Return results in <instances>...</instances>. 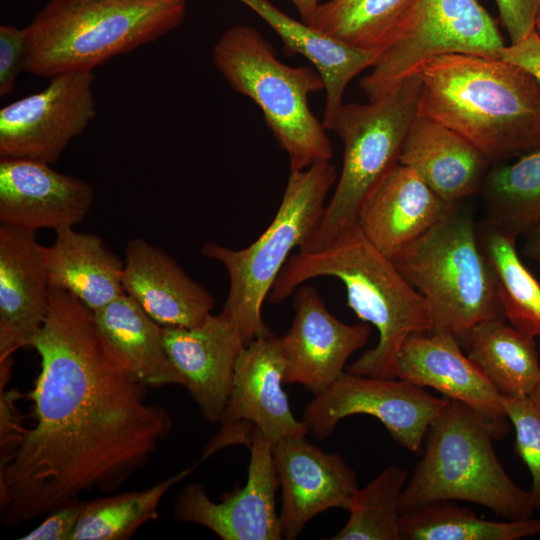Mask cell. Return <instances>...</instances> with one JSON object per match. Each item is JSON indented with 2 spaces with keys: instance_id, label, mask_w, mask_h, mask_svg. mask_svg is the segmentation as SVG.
<instances>
[{
  "instance_id": "6da1fadb",
  "label": "cell",
  "mask_w": 540,
  "mask_h": 540,
  "mask_svg": "<svg viewBox=\"0 0 540 540\" xmlns=\"http://www.w3.org/2000/svg\"><path fill=\"white\" fill-rule=\"evenodd\" d=\"M41 368L34 424L2 449L1 520L32 521L98 490L115 492L172 431L168 411L106 349L93 312L50 287L47 319L31 342Z\"/></svg>"
},
{
  "instance_id": "7a4b0ae2",
  "label": "cell",
  "mask_w": 540,
  "mask_h": 540,
  "mask_svg": "<svg viewBox=\"0 0 540 540\" xmlns=\"http://www.w3.org/2000/svg\"><path fill=\"white\" fill-rule=\"evenodd\" d=\"M418 115L475 146L491 164L540 147V86L500 58L443 55L420 71Z\"/></svg>"
},
{
  "instance_id": "3957f363",
  "label": "cell",
  "mask_w": 540,
  "mask_h": 540,
  "mask_svg": "<svg viewBox=\"0 0 540 540\" xmlns=\"http://www.w3.org/2000/svg\"><path fill=\"white\" fill-rule=\"evenodd\" d=\"M322 276L340 280L346 290L347 305L362 322L378 331L375 347L347 365L346 371L396 378V358L406 339L432 332L431 313L423 295L356 223L324 248L299 251L289 257L267 300L280 303L306 281Z\"/></svg>"
},
{
  "instance_id": "277c9868",
  "label": "cell",
  "mask_w": 540,
  "mask_h": 540,
  "mask_svg": "<svg viewBox=\"0 0 540 540\" xmlns=\"http://www.w3.org/2000/svg\"><path fill=\"white\" fill-rule=\"evenodd\" d=\"M509 423L449 399L426 433L423 456L401 495V513L436 501H465L504 519L532 517L529 490L509 477L493 445L509 432Z\"/></svg>"
},
{
  "instance_id": "5b68a950",
  "label": "cell",
  "mask_w": 540,
  "mask_h": 540,
  "mask_svg": "<svg viewBox=\"0 0 540 540\" xmlns=\"http://www.w3.org/2000/svg\"><path fill=\"white\" fill-rule=\"evenodd\" d=\"M186 0H50L26 27L25 71H92L178 27Z\"/></svg>"
},
{
  "instance_id": "8992f818",
  "label": "cell",
  "mask_w": 540,
  "mask_h": 540,
  "mask_svg": "<svg viewBox=\"0 0 540 540\" xmlns=\"http://www.w3.org/2000/svg\"><path fill=\"white\" fill-rule=\"evenodd\" d=\"M213 62L227 83L261 110L268 128L287 153L290 171L331 161L326 128L312 113L309 95L324 90L314 67L281 62L273 46L254 27L233 25L213 48Z\"/></svg>"
},
{
  "instance_id": "52a82bcc",
  "label": "cell",
  "mask_w": 540,
  "mask_h": 540,
  "mask_svg": "<svg viewBox=\"0 0 540 540\" xmlns=\"http://www.w3.org/2000/svg\"><path fill=\"white\" fill-rule=\"evenodd\" d=\"M459 204L392 260L425 298L432 332L450 334L461 344L478 323L505 316L473 215Z\"/></svg>"
},
{
  "instance_id": "ba28073f",
  "label": "cell",
  "mask_w": 540,
  "mask_h": 540,
  "mask_svg": "<svg viewBox=\"0 0 540 540\" xmlns=\"http://www.w3.org/2000/svg\"><path fill=\"white\" fill-rule=\"evenodd\" d=\"M331 161H320L290 176L279 208L267 229L243 249L208 242L201 254L223 265L229 291L223 311L236 323L245 345L271 333L262 306L295 247L303 248L317 229L325 199L337 180Z\"/></svg>"
},
{
  "instance_id": "9c48e42d",
  "label": "cell",
  "mask_w": 540,
  "mask_h": 540,
  "mask_svg": "<svg viewBox=\"0 0 540 540\" xmlns=\"http://www.w3.org/2000/svg\"><path fill=\"white\" fill-rule=\"evenodd\" d=\"M420 85L418 74L378 99L342 105L331 129L343 142L342 170L317 229L299 251L324 248L357 223L369 193L399 163L418 113Z\"/></svg>"
},
{
  "instance_id": "30bf717a",
  "label": "cell",
  "mask_w": 540,
  "mask_h": 540,
  "mask_svg": "<svg viewBox=\"0 0 540 540\" xmlns=\"http://www.w3.org/2000/svg\"><path fill=\"white\" fill-rule=\"evenodd\" d=\"M505 46L496 22L477 0H414L360 86L369 100H375L418 75L435 58H500Z\"/></svg>"
},
{
  "instance_id": "8fae6325",
  "label": "cell",
  "mask_w": 540,
  "mask_h": 540,
  "mask_svg": "<svg viewBox=\"0 0 540 540\" xmlns=\"http://www.w3.org/2000/svg\"><path fill=\"white\" fill-rule=\"evenodd\" d=\"M449 399L436 397L399 378L387 379L343 372L306 406L302 421L317 439L327 438L338 423L364 414L377 418L404 449L417 453L426 433Z\"/></svg>"
},
{
  "instance_id": "7c38bea8",
  "label": "cell",
  "mask_w": 540,
  "mask_h": 540,
  "mask_svg": "<svg viewBox=\"0 0 540 540\" xmlns=\"http://www.w3.org/2000/svg\"><path fill=\"white\" fill-rule=\"evenodd\" d=\"M284 368L281 337L270 333L245 345L235 365L221 428L203 448L199 461L230 445L249 446L255 428L272 447L285 437H304L309 432L290 409L282 388Z\"/></svg>"
},
{
  "instance_id": "4fadbf2b",
  "label": "cell",
  "mask_w": 540,
  "mask_h": 540,
  "mask_svg": "<svg viewBox=\"0 0 540 540\" xmlns=\"http://www.w3.org/2000/svg\"><path fill=\"white\" fill-rule=\"evenodd\" d=\"M92 71L51 77L41 91L0 110V158L55 163L96 115Z\"/></svg>"
},
{
  "instance_id": "5bb4252c",
  "label": "cell",
  "mask_w": 540,
  "mask_h": 540,
  "mask_svg": "<svg viewBox=\"0 0 540 540\" xmlns=\"http://www.w3.org/2000/svg\"><path fill=\"white\" fill-rule=\"evenodd\" d=\"M247 482L212 501L198 483L187 484L174 505L175 519L202 525L223 540H280L276 490L280 487L272 445L255 428L249 444Z\"/></svg>"
},
{
  "instance_id": "9a60e30c",
  "label": "cell",
  "mask_w": 540,
  "mask_h": 540,
  "mask_svg": "<svg viewBox=\"0 0 540 540\" xmlns=\"http://www.w3.org/2000/svg\"><path fill=\"white\" fill-rule=\"evenodd\" d=\"M294 294L295 315L281 337L284 383L300 384L318 395L344 372L349 357L366 345L371 325L343 323L313 287L300 286Z\"/></svg>"
},
{
  "instance_id": "2e32d148",
  "label": "cell",
  "mask_w": 540,
  "mask_h": 540,
  "mask_svg": "<svg viewBox=\"0 0 540 540\" xmlns=\"http://www.w3.org/2000/svg\"><path fill=\"white\" fill-rule=\"evenodd\" d=\"M282 493L283 538L295 539L316 515L348 510L358 490L355 471L338 453H327L304 437H285L272 447Z\"/></svg>"
},
{
  "instance_id": "e0dca14e",
  "label": "cell",
  "mask_w": 540,
  "mask_h": 540,
  "mask_svg": "<svg viewBox=\"0 0 540 540\" xmlns=\"http://www.w3.org/2000/svg\"><path fill=\"white\" fill-rule=\"evenodd\" d=\"M93 187L28 159L0 158V224L36 232L74 227L92 208Z\"/></svg>"
},
{
  "instance_id": "ac0fdd59",
  "label": "cell",
  "mask_w": 540,
  "mask_h": 540,
  "mask_svg": "<svg viewBox=\"0 0 540 540\" xmlns=\"http://www.w3.org/2000/svg\"><path fill=\"white\" fill-rule=\"evenodd\" d=\"M163 341L202 417L219 423L232 388L235 365L245 342L222 310L196 327H163Z\"/></svg>"
},
{
  "instance_id": "d6986e66",
  "label": "cell",
  "mask_w": 540,
  "mask_h": 540,
  "mask_svg": "<svg viewBox=\"0 0 540 540\" xmlns=\"http://www.w3.org/2000/svg\"><path fill=\"white\" fill-rule=\"evenodd\" d=\"M36 232L0 224V362L30 346L50 309Z\"/></svg>"
},
{
  "instance_id": "ffe728a7",
  "label": "cell",
  "mask_w": 540,
  "mask_h": 540,
  "mask_svg": "<svg viewBox=\"0 0 540 540\" xmlns=\"http://www.w3.org/2000/svg\"><path fill=\"white\" fill-rule=\"evenodd\" d=\"M123 287L163 327H196L214 307L204 286L169 254L140 237L126 245Z\"/></svg>"
},
{
  "instance_id": "44dd1931",
  "label": "cell",
  "mask_w": 540,
  "mask_h": 540,
  "mask_svg": "<svg viewBox=\"0 0 540 540\" xmlns=\"http://www.w3.org/2000/svg\"><path fill=\"white\" fill-rule=\"evenodd\" d=\"M396 378L419 387H430L450 400L459 401L490 417L508 418L504 396L491 384L460 342L446 333L409 336L395 364Z\"/></svg>"
},
{
  "instance_id": "7402d4cb",
  "label": "cell",
  "mask_w": 540,
  "mask_h": 540,
  "mask_svg": "<svg viewBox=\"0 0 540 540\" xmlns=\"http://www.w3.org/2000/svg\"><path fill=\"white\" fill-rule=\"evenodd\" d=\"M453 205L440 198L412 169L398 163L365 199L357 225L379 251L392 259Z\"/></svg>"
},
{
  "instance_id": "603a6c76",
  "label": "cell",
  "mask_w": 540,
  "mask_h": 540,
  "mask_svg": "<svg viewBox=\"0 0 540 540\" xmlns=\"http://www.w3.org/2000/svg\"><path fill=\"white\" fill-rule=\"evenodd\" d=\"M398 162L412 169L450 204L480 193L491 165L462 136L418 114L406 134Z\"/></svg>"
},
{
  "instance_id": "cb8c5ba5",
  "label": "cell",
  "mask_w": 540,
  "mask_h": 540,
  "mask_svg": "<svg viewBox=\"0 0 540 540\" xmlns=\"http://www.w3.org/2000/svg\"><path fill=\"white\" fill-rule=\"evenodd\" d=\"M246 5L265 21L281 38L284 51L305 57L324 82L325 104L323 125L331 130L342 107L345 90L351 80L379 55L351 46L302 20H296L270 0H236Z\"/></svg>"
},
{
  "instance_id": "d4e9b609",
  "label": "cell",
  "mask_w": 540,
  "mask_h": 540,
  "mask_svg": "<svg viewBox=\"0 0 540 540\" xmlns=\"http://www.w3.org/2000/svg\"><path fill=\"white\" fill-rule=\"evenodd\" d=\"M55 232L52 245H41L49 287L65 290L91 311L125 293L124 260L101 237L77 232L73 227Z\"/></svg>"
},
{
  "instance_id": "484cf974",
  "label": "cell",
  "mask_w": 540,
  "mask_h": 540,
  "mask_svg": "<svg viewBox=\"0 0 540 540\" xmlns=\"http://www.w3.org/2000/svg\"><path fill=\"white\" fill-rule=\"evenodd\" d=\"M97 331L109 353L147 387L184 385L166 352L163 326L124 293L92 311Z\"/></svg>"
},
{
  "instance_id": "4316f807",
  "label": "cell",
  "mask_w": 540,
  "mask_h": 540,
  "mask_svg": "<svg viewBox=\"0 0 540 540\" xmlns=\"http://www.w3.org/2000/svg\"><path fill=\"white\" fill-rule=\"evenodd\" d=\"M461 345L504 397H529L540 382L535 337L507 324L505 318L478 323Z\"/></svg>"
},
{
  "instance_id": "83f0119b",
  "label": "cell",
  "mask_w": 540,
  "mask_h": 540,
  "mask_svg": "<svg viewBox=\"0 0 540 540\" xmlns=\"http://www.w3.org/2000/svg\"><path fill=\"white\" fill-rule=\"evenodd\" d=\"M492 165L479 193L484 218L515 237L524 236L540 222V147L512 163Z\"/></svg>"
},
{
  "instance_id": "f1b7e54d",
  "label": "cell",
  "mask_w": 540,
  "mask_h": 540,
  "mask_svg": "<svg viewBox=\"0 0 540 540\" xmlns=\"http://www.w3.org/2000/svg\"><path fill=\"white\" fill-rule=\"evenodd\" d=\"M477 236L493 268L505 319L518 330L540 337V283L522 262L517 237L485 218L476 223Z\"/></svg>"
},
{
  "instance_id": "f546056e",
  "label": "cell",
  "mask_w": 540,
  "mask_h": 540,
  "mask_svg": "<svg viewBox=\"0 0 540 540\" xmlns=\"http://www.w3.org/2000/svg\"><path fill=\"white\" fill-rule=\"evenodd\" d=\"M405 540H519L540 534V519L487 520L454 501L431 502L400 520Z\"/></svg>"
},
{
  "instance_id": "4dcf8cb0",
  "label": "cell",
  "mask_w": 540,
  "mask_h": 540,
  "mask_svg": "<svg viewBox=\"0 0 540 540\" xmlns=\"http://www.w3.org/2000/svg\"><path fill=\"white\" fill-rule=\"evenodd\" d=\"M199 462L171 475L144 490L84 501L71 540H125L143 524L158 518V508L165 494L187 478Z\"/></svg>"
},
{
  "instance_id": "1f68e13d",
  "label": "cell",
  "mask_w": 540,
  "mask_h": 540,
  "mask_svg": "<svg viewBox=\"0 0 540 540\" xmlns=\"http://www.w3.org/2000/svg\"><path fill=\"white\" fill-rule=\"evenodd\" d=\"M414 0H327L311 26L360 49L380 52Z\"/></svg>"
},
{
  "instance_id": "d6a6232c",
  "label": "cell",
  "mask_w": 540,
  "mask_h": 540,
  "mask_svg": "<svg viewBox=\"0 0 540 540\" xmlns=\"http://www.w3.org/2000/svg\"><path fill=\"white\" fill-rule=\"evenodd\" d=\"M409 473L398 465L384 468L358 488L344 527L332 540H401V495Z\"/></svg>"
},
{
  "instance_id": "836d02e7",
  "label": "cell",
  "mask_w": 540,
  "mask_h": 540,
  "mask_svg": "<svg viewBox=\"0 0 540 540\" xmlns=\"http://www.w3.org/2000/svg\"><path fill=\"white\" fill-rule=\"evenodd\" d=\"M504 406L515 431L514 450L531 473L534 508L540 510V411L530 397H504Z\"/></svg>"
},
{
  "instance_id": "e575fe53",
  "label": "cell",
  "mask_w": 540,
  "mask_h": 540,
  "mask_svg": "<svg viewBox=\"0 0 540 540\" xmlns=\"http://www.w3.org/2000/svg\"><path fill=\"white\" fill-rule=\"evenodd\" d=\"M26 28L0 26V96L13 93L18 74L25 69Z\"/></svg>"
},
{
  "instance_id": "d590c367",
  "label": "cell",
  "mask_w": 540,
  "mask_h": 540,
  "mask_svg": "<svg viewBox=\"0 0 540 540\" xmlns=\"http://www.w3.org/2000/svg\"><path fill=\"white\" fill-rule=\"evenodd\" d=\"M84 501H73L49 514L21 540H71L78 524Z\"/></svg>"
},
{
  "instance_id": "8d00e7d4",
  "label": "cell",
  "mask_w": 540,
  "mask_h": 540,
  "mask_svg": "<svg viewBox=\"0 0 540 540\" xmlns=\"http://www.w3.org/2000/svg\"><path fill=\"white\" fill-rule=\"evenodd\" d=\"M500 19L510 37L511 43L525 38L536 29L540 12V0H495Z\"/></svg>"
},
{
  "instance_id": "74e56055",
  "label": "cell",
  "mask_w": 540,
  "mask_h": 540,
  "mask_svg": "<svg viewBox=\"0 0 540 540\" xmlns=\"http://www.w3.org/2000/svg\"><path fill=\"white\" fill-rule=\"evenodd\" d=\"M501 58L528 71L540 86V35L537 29L520 41L506 45Z\"/></svg>"
},
{
  "instance_id": "f35d334b",
  "label": "cell",
  "mask_w": 540,
  "mask_h": 540,
  "mask_svg": "<svg viewBox=\"0 0 540 540\" xmlns=\"http://www.w3.org/2000/svg\"><path fill=\"white\" fill-rule=\"evenodd\" d=\"M522 252L525 257L540 265V222L525 235Z\"/></svg>"
},
{
  "instance_id": "ab89813d",
  "label": "cell",
  "mask_w": 540,
  "mask_h": 540,
  "mask_svg": "<svg viewBox=\"0 0 540 540\" xmlns=\"http://www.w3.org/2000/svg\"><path fill=\"white\" fill-rule=\"evenodd\" d=\"M291 2L297 9L301 20L305 23H309L315 14L318 6L320 5V0H288Z\"/></svg>"
},
{
  "instance_id": "60d3db41",
  "label": "cell",
  "mask_w": 540,
  "mask_h": 540,
  "mask_svg": "<svg viewBox=\"0 0 540 540\" xmlns=\"http://www.w3.org/2000/svg\"><path fill=\"white\" fill-rule=\"evenodd\" d=\"M529 397L540 411V382L538 383V385L536 386V388L533 390V392L531 393Z\"/></svg>"
},
{
  "instance_id": "b9f144b4",
  "label": "cell",
  "mask_w": 540,
  "mask_h": 540,
  "mask_svg": "<svg viewBox=\"0 0 540 540\" xmlns=\"http://www.w3.org/2000/svg\"><path fill=\"white\" fill-rule=\"evenodd\" d=\"M536 29H540V12L536 20Z\"/></svg>"
},
{
  "instance_id": "7bdbcfd3",
  "label": "cell",
  "mask_w": 540,
  "mask_h": 540,
  "mask_svg": "<svg viewBox=\"0 0 540 540\" xmlns=\"http://www.w3.org/2000/svg\"><path fill=\"white\" fill-rule=\"evenodd\" d=\"M537 31H538V33H539V35H540V29H537Z\"/></svg>"
}]
</instances>
